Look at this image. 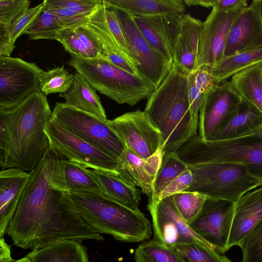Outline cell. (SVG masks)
I'll use <instances>...</instances> for the list:
<instances>
[{
    "instance_id": "ac0fdd59",
    "label": "cell",
    "mask_w": 262,
    "mask_h": 262,
    "mask_svg": "<svg viewBox=\"0 0 262 262\" xmlns=\"http://www.w3.org/2000/svg\"><path fill=\"white\" fill-rule=\"evenodd\" d=\"M51 183L54 188L63 192H90L104 194L92 170L59 153L52 170Z\"/></svg>"
},
{
    "instance_id": "f907efd6",
    "label": "cell",
    "mask_w": 262,
    "mask_h": 262,
    "mask_svg": "<svg viewBox=\"0 0 262 262\" xmlns=\"http://www.w3.org/2000/svg\"><path fill=\"white\" fill-rule=\"evenodd\" d=\"M248 4L246 0H194L193 5L212 7L219 10L233 9L242 5Z\"/></svg>"
},
{
    "instance_id": "603a6c76",
    "label": "cell",
    "mask_w": 262,
    "mask_h": 262,
    "mask_svg": "<svg viewBox=\"0 0 262 262\" xmlns=\"http://www.w3.org/2000/svg\"><path fill=\"white\" fill-rule=\"evenodd\" d=\"M262 129V113L251 103L241 100L228 124L209 140L242 137Z\"/></svg>"
},
{
    "instance_id": "836d02e7",
    "label": "cell",
    "mask_w": 262,
    "mask_h": 262,
    "mask_svg": "<svg viewBox=\"0 0 262 262\" xmlns=\"http://www.w3.org/2000/svg\"><path fill=\"white\" fill-rule=\"evenodd\" d=\"M75 74H71L64 66L58 67L48 71H41L39 90L46 96L67 91L72 85Z\"/></svg>"
},
{
    "instance_id": "e575fe53",
    "label": "cell",
    "mask_w": 262,
    "mask_h": 262,
    "mask_svg": "<svg viewBox=\"0 0 262 262\" xmlns=\"http://www.w3.org/2000/svg\"><path fill=\"white\" fill-rule=\"evenodd\" d=\"M171 196L178 212L188 224L198 216L209 198L196 191L187 190Z\"/></svg>"
},
{
    "instance_id": "f6af8a7d",
    "label": "cell",
    "mask_w": 262,
    "mask_h": 262,
    "mask_svg": "<svg viewBox=\"0 0 262 262\" xmlns=\"http://www.w3.org/2000/svg\"><path fill=\"white\" fill-rule=\"evenodd\" d=\"M195 177L192 171L188 169L182 172L162 191L158 200L173 195L176 193L186 191L191 187L194 181Z\"/></svg>"
},
{
    "instance_id": "816d5d0a",
    "label": "cell",
    "mask_w": 262,
    "mask_h": 262,
    "mask_svg": "<svg viewBox=\"0 0 262 262\" xmlns=\"http://www.w3.org/2000/svg\"><path fill=\"white\" fill-rule=\"evenodd\" d=\"M14 48L8 28L0 27V56L10 57Z\"/></svg>"
},
{
    "instance_id": "74e56055",
    "label": "cell",
    "mask_w": 262,
    "mask_h": 262,
    "mask_svg": "<svg viewBox=\"0 0 262 262\" xmlns=\"http://www.w3.org/2000/svg\"><path fill=\"white\" fill-rule=\"evenodd\" d=\"M242 262H262V219L240 242Z\"/></svg>"
},
{
    "instance_id": "5b68a950",
    "label": "cell",
    "mask_w": 262,
    "mask_h": 262,
    "mask_svg": "<svg viewBox=\"0 0 262 262\" xmlns=\"http://www.w3.org/2000/svg\"><path fill=\"white\" fill-rule=\"evenodd\" d=\"M175 152L187 165L228 163L243 165L262 180V129L250 135L220 140H204L199 135Z\"/></svg>"
},
{
    "instance_id": "30bf717a",
    "label": "cell",
    "mask_w": 262,
    "mask_h": 262,
    "mask_svg": "<svg viewBox=\"0 0 262 262\" xmlns=\"http://www.w3.org/2000/svg\"><path fill=\"white\" fill-rule=\"evenodd\" d=\"M41 71L34 62L0 56V108L13 107L40 90Z\"/></svg>"
},
{
    "instance_id": "2e32d148",
    "label": "cell",
    "mask_w": 262,
    "mask_h": 262,
    "mask_svg": "<svg viewBox=\"0 0 262 262\" xmlns=\"http://www.w3.org/2000/svg\"><path fill=\"white\" fill-rule=\"evenodd\" d=\"M241 99L229 81L216 84L205 94L199 116V136L209 140L229 122Z\"/></svg>"
},
{
    "instance_id": "ffe728a7",
    "label": "cell",
    "mask_w": 262,
    "mask_h": 262,
    "mask_svg": "<svg viewBox=\"0 0 262 262\" xmlns=\"http://www.w3.org/2000/svg\"><path fill=\"white\" fill-rule=\"evenodd\" d=\"M118 173L150 198L154 192L155 180L159 169L158 161L153 157L142 159L128 148L118 158Z\"/></svg>"
},
{
    "instance_id": "83f0119b",
    "label": "cell",
    "mask_w": 262,
    "mask_h": 262,
    "mask_svg": "<svg viewBox=\"0 0 262 262\" xmlns=\"http://www.w3.org/2000/svg\"><path fill=\"white\" fill-rule=\"evenodd\" d=\"M229 81L241 100L251 103L262 113V63L239 72Z\"/></svg>"
},
{
    "instance_id": "8d00e7d4",
    "label": "cell",
    "mask_w": 262,
    "mask_h": 262,
    "mask_svg": "<svg viewBox=\"0 0 262 262\" xmlns=\"http://www.w3.org/2000/svg\"><path fill=\"white\" fill-rule=\"evenodd\" d=\"M203 27L204 22L189 14H184L181 17L180 35L187 47L195 57L196 62L198 57L200 37Z\"/></svg>"
},
{
    "instance_id": "bcb514c9",
    "label": "cell",
    "mask_w": 262,
    "mask_h": 262,
    "mask_svg": "<svg viewBox=\"0 0 262 262\" xmlns=\"http://www.w3.org/2000/svg\"><path fill=\"white\" fill-rule=\"evenodd\" d=\"M47 9L51 14L57 16L66 28H76L83 24L87 19L85 16L66 9L52 8Z\"/></svg>"
},
{
    "instance_id": "f546056e",
    "label": "cell",
    "mask_w": 262,
    "mask_h": 262,
    "mask_svg": "<svg viewBox=\"0 0 262 262\" xmlns=\"http://www.w3.org/2000/svg\"><path fill=\"white\" fill-rule=\"evenodd\" d=\"M135 259L136 262H185L173 247L154 238L136 248Z\"/></svg>"
},
{
    "instance_id": "7a4b0ae2",
    "label": "cell",
    "mask_w": 262,
    "mask_h": 262,
    "mask_svg": "<svg viewBox=\"0 0 262 262\" xmlns=\"http://www.w3.org/2000/svg\"><path fill=\"white\" fill-rule=\"evenodd\" d=\"M52 113L38 90L18 105L0 108V168L30 172L50 147L46 133Z\"/></svg>"
},
{
    "instance_id": "277c9868",
    "label": "cell",
    "mask_w": 262,
    "mask_h": 262,
    "mask_svg": "<svg viewBox=\"0 0 262 262\" xmlns=\"http://www.w3.org/2000/svg\"><path fill=\"white\" fill-rule=\"evenodd\" d=\"M68 193L81 218L100 234L123 242H139L151 237L150 223L140 210L127 208L100 193Z\"/></svg>"
},
{
    "instance_id": "cb8c5ba5",
    "label": "cell",
    "mask_w": 262,
    "mask_h": 262,
    "mask_svg": "<svg viewBox=\"0 0 262 262\" xmlns=\"http://www.w3.org/2000/svg\"><path fill=\"white\" fill-rule=\"evenodd\" d=\"M96 90L78 72L75 74L71 87L59 96L65 99L66 105L75 107L102 120H107Z\"/></svg>"
},
{
    "instance_id": "7402d4cb",
    "label": "cell",
    "mask_w": 262,
    "mask_h": 262,
    "mask_svg": "<svg viewBox=\"0 0 262 262\" xmlns=\"http://www.w3.org/2000/svg\"><path fill=\"white\" fill-rule=\"evenodd\" d=\"M103 189L104 195L111 200L135 211L140 210V191L118 172L102 170H92Z\"/></svg>"
},
{
    "instance_id": "f5cc1de1",
    "label": "cell",
    "mask_w": 262,
    "mask_h": 262,
    "mask_svg": "<svg viewBox=\"0 0 262 262\" xmlns=\"http://www.w3.org/2000/svg\"><path fill=\"white\" fill-rule=\"evenodd\" d=\"M10 246L6 243L4 238H0V262H12L13 259L11 256Z\"/></svg>"
},
{
    "instance_id": "d6986e66",
    "label": "cell",
    "mask_w": 262,
    "mask_h": 262,
    "mask_svg": "<svg viewBox=\"0 0 262 262\" xmlns=\"http://www.w3.org/2000/svg\"><path fill=\"white\" fill-rule=\"evenodd\" d=\"M262 219V185L245 192L235 203L228 249L240 242Z\"/></svg>"
},
{
    "instance_id": "d6a6232c",
    "label": "cell",
    "mask_w": 262,
    "mask_h": 262,
    "mask_svg": "<svg viewBox=\"0 0 262 262\" xmlns=\"http://www.w3.org/2000/svg\"><path fill=\"white\" fill-rule=\"evenodd\" d=\"M185 262H232L212 248L200 242L181 243L173 246Z\"/></svg>"
},
{
    "instance_id": "ee69618b",
    "label": "cell",
    "mask_w": 262,
    "mask_h": 262,
    "mask_svg": "<svg viewBox=\"0 0 262 262\" xmlns=\"http://www.w3.org/2000/svg\"><path fill=\"white\" fill-rule=\"evenodd\" d=\"M196 58L188 49L180 35L173 50V63L183 72L190 75L196 71Z\"/></svg>"
},
{
    "instance_id": "1f68e13d",
    "label": "cell",
    "mask_w": 262,
    "mask_h": 262,
    "mask_svg": "<svg viewBox=\"0 0 262 262\" xmlns=\"http://www.w3.org/2000/svg\"><path fill=\"white\" fill-rule=\"evenodd\" d=\"M66 28L59 18L45 9L25 32L31 40H55L57 33Z\"/></svg>"
},
{
    "instance_id": "ba28073f",
    "label": "cell",
    "mask_w": 262,
    "mask_h": 262,
    "mask_svg": "<svg viewBox=\"0 0 262 262\" xmlns=\"http://www.w3.org/2000/svg\"><path fill=\"white\" fill-rule=\"evenodd\" d=\"M51 119L68 131L103 152L118 159L124 152L123 142L101 119L64 103L56 102Z\"/></svg>"
},
{
    "instance_id": "f35d334b",
    "label": "cell",
    "mask_w": 262,
    "mask_h": 262,
    "mask_svg": "<svg viewBox=\"0 0 262 262\" xmlns=\"http://www.w3.org/2000/svg\"><path fill=\"white\" fill-rule=\"evenodd\" d=\"M182 16H149L157 27L173 55L175 45L180 36V23Z\"/></svg>"
},
{
    "instance_id": "484cf974",
    "label": "cell",
    "mask_w": 262,
    "mask_h": 262,
    "mask_svg": "<svg viewBox=\"0 0 262 262\" xmlns=\"http://www.w3.org/2000/svg\"><path fill=\"white\" fill-rule=\"evenodd\" d=\"M110 6L124 10L133 15L181 16L185 6L181 0H104Z\"/></svg>"
},
{
    "instance_id": "44dd1931",
    "label": "cell",
    "mask_w": 262,
    "mask_h": 262,
    "mask_svg": "<svg viewBox=\"0 0 262 262\" xmlns=\"http://www.w3.org/2000/svg\"><path fill=\"white\" fill-rule=\"evenodd\" d=\"M30 172L8 168L0 172V238L6 233L25 187Z\"/></svg>"
},
{
    "instance_id": "9c48e42d",
    "label": "cell",
    "mask_w": 262,
    "mask_h": 262,
    "mask_svg": "<svg viewBox=\"0 0 262 262\" xmlns=\"http://www.w3.org/2000/svg\"><path fill=\"white\" fill-rule=\"evenodd\" d=\"M108 127L128 148L142 159H146L163 146L160 130L144 111L126 113L107 120Z\"/></svg>"
},
{
    "instance_id": "3957f363",
    "label": "cell",
    "mask_w": 262,
    "mask_h": 262,
    "mask_svg": "<svg viewBox=\"0 0 262 262\" xmlns=\"http://www.w3.org/2000/svg\"><path fill=\"white\" fill-rule=\"evenodd\" d=\"M188 76L173 63L165 79L147 99L144 111L161 132L164 153L175 152L198 135L199 118L191 110Z\"/></svg>"
},
{
    "instance_id": "4316f807",
    "label": "cell",
    "mask_w": 262,
    "mask_h": 262,
    "mask_svg": "<svg viewBox=\"0 0 262 262\" xmlns=\"http://www.w3.org/2000/svg\"><path fill=\"white\" fill-rule=\"evenodd\" d=\"M32 262H90L81 242L66 240L32 250L27 255Z\"/></svg>"
},
{
    "instance_id": "e0dca14e",
    "label": "cell",
    "mask_w": 262,
    "mask_h": 262,
    "mask_svg": "<svg viewBox=\"0 0 262 262\" xmlns=\"http://www.w3.org/2000/svg\"><path fill=\"white\" fill-rule=\"evenodd\" d=\"M262 48V21L254 4L245 8L230 31L224 57Z\"/></svg>"
},
{
    "instance_id": "7c38bea8",
    "label": "cell",
    "mask_w": 262,
    "mask_h": 262,
    "mask_svg": "<svg viewBox=\"0 0 262 262\" xmlns=\"http://www.w3.org/2000/svg\"><path fill=\"white\" fill-rule=\"evenodd\" d=\"M46 133L50 146L65 158L93 170L118 172V159L72 134L52 119L47 124Z\"/></svg>"
},
{
    "instance_id": "b9f144b4",
    "label": "cell",
    "mask_w": 262,
    "mask_h": 262,
    "mask_svg": "<svg viewBox=\"0 0 262 262\" xmlns=\"http://www.w3.org/2000/svg\"><path fill=\"white\" fill-rule=\"evenodd\" d=\"M46 7V2L29 8L24 14L8 27L10 39L15 43L16 39L25 34L27 29Z\"/></svg>"
},
{
    "instance_id": "7dc6e473",
    "label": "cell",
    "mask_w": 262,
    "mask_h": 262,
    "mask_svg": "<svg viewBox=\"0 0 262 262\" xmlns=\"http://www.w3.org/2000/svg\"><path fill=\"white\" fill-rule=\"evenodd\" d=\"M189 99L193 116L198 118L205 94L196 87L194 81V73L189 75Z\"/></svg>"
},
{
    "instance_id": "db71d44e",
    "label": "cell",
    "mask_w": 262,
    "mask_h": 262,
    "mask_svg": "<svg viewBox=\"0 0 262 262\" xmlns=\"http://www.w3.org/2000/svg\"><path fill=\"white\" fill-rule=\"evenodd\" d=\"M252 2L257 8L262 21V0H254Z\"/></svg>"
},
{
    "instance_id": "8fae6325",
    "label": "cell",
    "mask_w": 262,
    "mask_h": 262,
    "mask_svg": "<svg viewBox=\"0 0 262 262\" xmlns=\"http://www.w3.org/2000/svg\"><path fill=\"white\" fill-rule=\"evenodd\" d=\"M111 7L117 16L131 52L140 64L139 71L157 89L167 76L172 64L145 39L133 15L121 9Z\"/></svg>"
},
{
    "instance_id": "f1b7e54d",
    "label": "cell",
    "mask_w": 262,
    "mask_h": 262,
    "mask_svg": "<svg viewBox=\"0 0 262 262\" xmlns=\"http://www.w3.org/2000/svg\"><path fill=\"white\" fill-rule=\"evenodd\" d=\"M260 63H262V48L224 57L213 67L207 70L219 84L245 69Z\"/></svg>"
},
{
    "instance_id": "4fadbf2b",
    "label": "cell",
    "mask_w": 262,
    "mask_h": 262,
    "mask_svg": "<svg viewBox=\"0 0 262 262\" xmlns=\"http://www.w3.org/2000/svg\"><path fill=\"white\" fill-rule=\"evenodd\" d=\"M247 7V4H244L227 10L212 8L204 21L196 63V70L210 69L224 58L231 28L237 17Z\"/></svg>"
},
{
    "instance_id": "7bdbcfd3",
    "label": "cell",
    "mask_w": 262,
    "mask_h": 262,
    "mask_svg": "<svg viewBox=\"0 0 262 262\" xmlns=\"http://www.w3.org/2000/svg\"><path fill=\"white\" fill-rule=\"evenodd\" d=\"M45 9L58 8L66 9L88 16L99 5L101 0H45Z\"/></svg>"
},
{
    "instance_id": "5bb4252c",
    "label": "cell",
    "mask_w": 262,
    "mask_h": 262,
    "mask_svg": "<svg viewBox=\"0 0 262 262\" xmlns=\"http://www.w3.org/2000/svg\"><path fill=\"white\" fill-rule=\"evenodd\" d=\"M235 203L208 198L198 216L188 225L216 252L224 253L233 222Z\"/></svg>"
},
{
    "instance_id": "d4e9b609",
    "label": "cell",
    "mask_w": 262,
    "mask_h": 262,
    "mask_svg": "<svg viewBox=\"0 0 262 262\" xmlns=\"http://www.w3.org/2000/svg\"><path fill=\"white\" fill-rule=\"evenodd\" d=\"M81 26L87 29L100 42L103 49L102 55L103 57L110 54L120 55L139 70V62L123 50L110 31L104 16L103 0H101L99 5L87 16L86 20Z\"/></svg>"
},
{
    "instance_id": "4dcf8cb0",
    "label": "cell",
    "mask_w": 262,
    "mask_h": 262,
    "mask_svg": "<svg viewBox=\"0 0 262 262\" xmlns=\"http://www.w3.org/2000/svg\"><path fill=\"white\" fill-rule=\"evenodd\" d=\"M188 169L187 164L175 152L164 153L154 182L153 193L155 196L158 199L168 184Z\"/></svg>"
},
{
    "instance_id": "60d3db41",
    "label": "cell",
    "mask_w": 262,
    "mask_h": 262,
    "mask_svg": "<svg viewBox=\"0 0 262 262\" xmlns=\"http://www.w3.org/2000/svg\"><path fill=\"white\" fill-rule=\"evenodd\" d=\"M28 0H0V27L8 28L29 9Z\"/></svg>"
},
{
    "instance_id": "d590c367",
    "label": "cell",
    "mask_w": 262,
    "mask_h": 262,
    "mask_svg": "<svg viewBox=\"0 0 262 262\" xmlns=\"http://www.w3.org/2000/svg\"><path fill=\"white\" fill-rule=\"evenodd\" d=\"M133 16L137 26L148 42L173 64V54L150 17Z\"/></svg>"
},
{
    "instance_id": "8992f818",
    "label": "cell",
    "mask_w": 262,
    "mask_h": 262,
    "mask_svg": "<svg viewBox=\"0 0 262 262\" xmlns=\"http://www.w3.org/2000/svg\"><path fill=\"white\" fill-rule=\"evenodd\" d=\"M70 55L68 64L82 75L96 90L119 104L134 106L148 99L156 90L146 79L123 71L102 55L91 58Z\"/></svg>"
},
{
    "instance_id": "9a60e30c",
    "label": "cell",
    "mask_w": 262,
    "mask_h": 262,
    "mask_svg": "<svg viewBox=\"0 0 262 262\" xmlns=\"http://www.w3.org/2000/svg\"><path fill=\"white\" fill-rule=\"evenodd\" d=\"M147 209L152 219L154 239L171 247L181 243L200 242L212 248L181 217L171 196L159 201L152 193L148 198Z\"/></svg>"
},
{
    "instance_id": "6da1fadb",
    "label": "cell",
    "mask_w": 262,
    "mask_h": 262,
    "mask_svg": "<svg viewBox=\"0 0 262 262\" xmlns=\"http://www.w3.org/2000/svg\"><path fill=\"white\" fill-rule=\"evenodd\" d=\"M58 156L50 146L30 171L6 232L16 247L33 250L66 240H103L81 218L69 193L52 186L51 177Z\"/></svg>"
},
{
    "instance_id": "52a82bcc",
    "label": "cell",
    "mask_w": 262,
    "mask_h": 262,
    "mask_svg": "<svg viewBox=\"0 0 262 262\" xmlns=\"http://www.w3.org/2000/svg\"><path fill=\"white\" fill-rule=\"evenodd\" d=\"M187 165L195 179L192 186L186 190L196 191L209 198L235 203L245 192L262 185V180L253 176L242 164L212 163Z\"/></svg>"
},
{
    "instance_id": "c3c4849f",
    "label": "cell",
    "mask_w": 262,
    "mask_h": 262,
    "mask_svg": "<svg viewBox=\"0 0 262 262\" xmlns=\"http://www.w3.org/2000/svg\"><path fill=\"white\" fill-rule=\"evenodd\" d=\"M194 81L196 87L204 94L217 84L213 75L206 69H200L195 71Z\"/></svg>"
},
{
    "instance_id": "11a10c76",
    "label": "cell",
    "mask_w": 262,
    "mask_h": 262,
    "mask_svg": "<svg viewBox=\"0 0 262 262\" xmlns=\"http://www.w3.org/2000/svg\"><path fill=\"white\" fill-rule=\"evenodd\" d=\"M12 262H32V261L29 257L26 256L25 257H23L20 259L17 260H14Z\"/></svg>"
},
{
    "instance_id": "681fc988",
    "label": "cell",
    "mask_w": 262,
    "mask_h": 262,
    "mask_svg": "<svg viewBox=\"0 0 262 262\" xmlns=\"http://www.w3.org/2000/svg\"><path fill=\"white\" fill-rule=\"evenodd\" d=\"M78 38L85 46L96 55H102L103 49L98 40L82 26L74 28Z\"/></svg>"
},
{
    "instance_id": "ab89813d",
    "label": "cell",
    "mask_w": 262,
    "mask_h": 262,
    "mask_svg": "<svg viewBox=\"0 0 262 262\" xmlns=\"http://www.w3.org/2000/svg\"><path fill=\"white\" fill-rule=\"evenodd\" d=\"M55 40L60 42L70 54H76L86 58L98 56L80 40L74 28H64L59 31L56 36Z\"/></svg>"
}]
</instances>
